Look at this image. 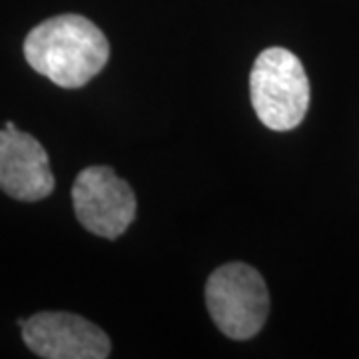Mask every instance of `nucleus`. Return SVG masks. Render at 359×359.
<instances>
[{"label": "nucleus", "instance_id": "2", "mask_svg": "<svg viewBox=\"0 0 359 359\" xmlns=\"http://www.w3.org/2000/svg\"><path fill=\"white\" fill-rule=\"evenodd\" d=\"M252 106L262 124L287 132L302 124L309 108V80L294 52L271 46L254 62L250 74Z\"/></svg>", "mask_w": 359, "mask_h": 359}, {"label": "nucleus", "instance_id": "5", "mask_svg": "<svg viewBox=\"0 0 359 359\" xmlns=\"http://www.w3.org/2000/svg\"><path fill=\"white\" fill-rule=\"evenodd\" d=\"M26 347L44 359H104L110 339L98 325L66 311H42L18 321Z\"/></svg>", "mask_w": 359, "mask_h": 359}, {"label": "nucleus", "instance_id": "4", "mask_svg": "<svg viewBox=\"0 0 359 359\" xmlns=\"http://www.w3.org/2000/svg\"><path fill=\"white\" fill-rule=\"evenodd\" d=\"M78 222L92 233L116 240L136 218V196L112 168L90 166L72 186Z\"/></svg>", "mask_w": 359, "mask_h": 359}, {"label": "nucleus", "instance_id": "1", "mask_svg": "<svg viewBox=\"0 0 359 359\" xmlns=\"http://www.w3.org/2000/svg\"><path fill=\"white\" fill-rule=\"evenodd\" d=\"M110 44L104 32L80 14H60L34 26L25 40V58L32 70L62 88H80L108 62Z\"/></svg>", "mask_w": 359, "mask_h": 359}, {"label": "nucleus", "instance_id": "6", "mask_svg": "<svg viewBox=\"0 0 359 359\" xmlns=\"http://www.w3.org/2000/svg\"><path fill=\"white\" fill-rule=\"evenodd\" d=\"M0 190L20 202H39L54 190L46 150L13 122L0 130Z\"/></svg>", "mask_w": 359, "mask_h": 359}, {"label": "nucleus", "instance_id": "3", "mask_svg": "<svg viewBox=\"0 0 359 359\" xmlns=\"http://www.w3.org/2000/svg\"><path fill=\"white\" fill-rule=\"evenodd\" d=\"M205 306L222 334L230 339H250L268 320V285L252 266L226 264L205 283Z\"/></svg>", "mask_w": 359, "mask_h": 359}]
</instances>
